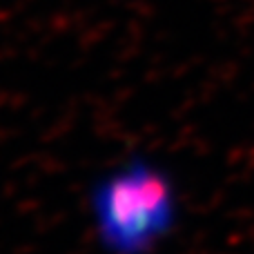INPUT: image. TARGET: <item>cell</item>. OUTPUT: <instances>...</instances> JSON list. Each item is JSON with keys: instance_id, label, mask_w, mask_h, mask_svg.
Segmentation results:
<instances>
[{"instance_id": "obj_1", "label": "cell", "mask_w": 254, "mask_h": 254, "mask_svg": "<svg viewBox=\"0 0 254 254\" xmlns=\"http://www.w3.org/2000/svg\"><path fill=\"white\" fill-rule=\"evenodd\" d=\"M87 212L101 254H158L179 230V190L170 172L134 156L98 176Z\"/></svg>"}]
</instances>
